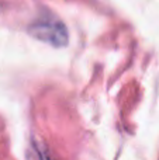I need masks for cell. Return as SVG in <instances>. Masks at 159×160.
I'll return each instance as SVG.
<instances>
[{"label":"cell","instance_id":"6da1fadb","mask_svg":"<svg viewBox=\"0 0 159 160\" xmlns=\"http://www.w3.org/2000/svg\"><path fill=\"white\" fill-rule=\"evenodd\" d=\"M28 31L34 38L47 42L52 47H65L69 39L65 24L51 16H45L34 21L30 25Z\"/></svg>","mask_w":159,"mask_h":160},{"label":"cell","instance_id":"7a4b0ae2","mask_svg":"<svg viewBox=\"0 0 159 160\" xmlns=\"http://www.w3.org/2000/svg\"><path fill=\"white\" fill-rule=\"evenodd\" d=\"M41 160H49V159H48L45 155H42V153H41Z\"/></svg>","mask_w":159,"mask_h":160}]
</instances>
